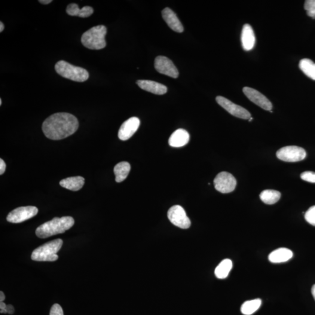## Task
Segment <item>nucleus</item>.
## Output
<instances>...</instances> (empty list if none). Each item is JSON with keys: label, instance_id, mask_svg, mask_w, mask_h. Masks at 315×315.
<instances>
[{"label": "nucleus", "instance_id": "obj_1", "mask_svg": "<svg viewBox=\"0 0 315 315\" xmlns=\"http://www.w3.org/2000/svg\"><path fill=\"white\" fill-rule=\"evenodd\" d=\"M78 127V119L75 116L68 113H57L46 119L42 130L48 139L60 140L73 135Z\"/></svg>", "mask_w": 315, "mask_h": 315}, {"label": "nucleus", "instance_id": "obj_2", "mask_svg": "<svg viewBox=\"0 0 315 315\" xmlns=\"http://www.w3.org/2000/svg\"><path fill=\"white\" fill-rule=\"evenodd\" d=\"M74 224V219L72 217H55L50 221L44 223L36 229V236L40 238H47L53 235L64 233Z\"/></svg>", "mask_w": 315, "mask_h": 315}, {"label": "nucleus", "instance_id": "obj_3", "mask_svg": "<svg viewBox=\"0 0 315 315\" xmlns=\"http://www.w3.org/2000/svg\"><path fill=\"white\" fill-rule=\"evenodd\" d=\"M106 33V27L104 25L92 27L82 35V44L89 49H102L106 46L105 41Z\"/></svg>", "mask_w": 315, "mask_h": 315}, {"label": "nucleus", "instance_id": "obj_4", "mask_svg": "<svg viewBox=\"0 0 315 315\" xmlns=\"http://www.w3.org/2000/svg\"><path fill=\"white\" fill-rule=\"evenodd\" d=\"M62 240L57 239L46 243L33 250L31 259L37 262H54L59 259L57 253L62 247Z\"/></svg>", "mask_w": 315, "mask_h": 315}, {"label": "nucleus", "instance_id": "obj_5", "mask_svg": "<svg viewBox=\"0 0 315 315\" xmlns=\"http://www.w3.org/2000/svg\"><path fill=\"white\" fill-rule=\"evenodd\" d=\"M55 70L63 77L75 82H84L89 78V73L86 70L72 65L64 60L59 61L56 64Z\"/></svg>", "mask_w": 315, "mask_h": 315}, {"label": "nucleus", "instance_id": "obj_6", "mask_svg": "<svg viewBox=\"0 0 315 315\" xmlns=\"http://www.w3.org/2000/svg\"><path fill=\"white\" fill-rule=\"evenodd\" d=\"M276 155L281 161L295 163L304 160L307 153L304 148L299 146H287L277 151Z\"/></svg>", "mask_w": 315, "mask_h": 315}, {"label": "nucleus", "instance_id": "obj_7", "mask_svg": "<svg viewBox=\"0 0 315 315\" xmlns=\"http://www.w3.org/2000/svg\"><path fill=\"white\" fill-rule=\"evenodd\" d=\"M215 188L222 194H229L233 192L236 188L237 182L235 177L227 172L218 174L214 180Z\"/></svg>", "mask_w": 315, "mask_h": 315}, {"label": "nucleus", "instance_id": "obj_8", "mask_svg": "<svg viewBox=\"0 0 315 315\" xmlns=\"http://www.w3.org/2000/svg\"><path fill=\"white\" fill-rule=\"evenodd\" d=\"M168 217L170 221L177 227L188 229L191 227V220L186 215L184 209L179 205L170 208L168 212Z\"/></svg>", "mask_w": 315, "mask_h": 315}, {"label": "nucleus", "instance_id": "obj_9", "mask_svg": "<svg viewBox=\"0 0 315 315\" xmlns=\"http://www.w3.org/2000/svg\"><path fill=\"white\" fill-rule=\"evenodd\" d=\"M38 213V208L35 206L18 207L9 213L7 220L11 223H21L32 218Z\"/></svg>", "mask_w": 315, "mask_h": 315}, {"label": "nucleus", "instance_id": "obj_10", "mask_svg": "<svg viewBox=\"0 0 315 315\" xmlns=\"http://www.w3.org/2000/svg\"><path fill=\"white\" fill-rule=\"evenodd\" d=\"M216 101L220 106L235 117L243 119H249L251 118V114L247 110L241 106L236 105L224 97H217Z\"/></svg>", "mask_w": 315, "mask_h": 315}, {"label": "nucleus", "instance_id": "obj_11", "mask_svg": "<svg viewBox=\"0 0 315 315\" xmlns=\"http://www.w3.org/2000/svg\"><path fill=\"white\" fill-rule=\"evenodd\" d=\"M156 70L158 73L173 78L178 77L179 72L170 59L165 56L156 57L154 63Z\"/></svg>", "mask_w": 315, "mask_h": 315}, {"label": "nucleus", "instance_id": "obj_12", "mask_svg": "<svg viewBox=\"0 0 315 315\" xmlns=\"http://www.w3.org/2000/svg\"><path fill=\"white\" fill-rule=\"evenodd\" d=\"M243 92L247 98L254 103H255L256 105L261 107L266 111H271L272 108H273L271 102L264 95L259 93L258 91L253 88L244 87L243 89Z\"/></svg>", "mask_w": 315, "mask_h": 315}, {"label": "nucleus", "instance_id": "obj_13", "mask_svg": "<svg viewBox=\"0 0 315 315\" xmlns=\"http://www.w3.org/2000/svg\"><path fill=\"white\" fill-rule=\"evenodd\" d=\"M140 121L136 117L128 119L122 124L119 130L118 137L121 140L126 141L131 138L139 128Z\"/></svg>", "mask_w": 315, "mask_h": 315}, {"label": "nucleus", "instance_id": "obj_14", "mask_svg": "<svg viewBox=\"0 0 315 315\" xmlns=\"http://www.w3.org/2000/svg\"><path fill=\"white\" fill-rule=\"evenodd\" d=\"M241 42L244 50L249 51L255 47L256 42L255 33L252 26L249 24H245L243 26L242 30Z\"/></svg>", "mask_w": 315, "mask_h": 315}, {"label": "nucleus", "instance_id": "obj_15", "mask_svg": "<svg viewBox=\"0 0 315 315\" xmlns=\"http://www.w3.org/2000/svg\"><path fill=\"white\" fill-rule=\"evenodd\" d=\"M163 17L165 22L173 31L182 33L183 32V26L180 21L177 17L176 15L169 8H165L162 12Z\"/></svg>", "mask_w": 315, "mask_h": 315}, {"label": "nucleus", "instance_id": "obj_16", "mask_svg": "<svg viewBox=\"0 0 315 315\" xmlns=\"http://www.w3.org/2000/svg\"><path fill=\"white\" fill-rule=\"evenodd\" d=\"M137 85L142 90L157 95H164L167 93V87L163 84L150 80H139Z\"/></svg>", "mask_w": 315, "mask_h": 315}, {"label": "nucleus", "instance_id": "obj_17", "mask_svg": "<svg viewBox=\"0 0 315 315\" xmlns=\"http://www.w3.org/2000/svg\"><path fill=\"white\" fill-rule=\"evenodd\" d=\"M190 140V135L187 131L179 128L173 132L169 139V145L172 147H182L187 145Z\"/></svg>", "mask_w": 315, "mask_h": 315}, {"label": "nucleus", "instance_id": "obj_18", "mask_svg": "<svg viewBox=\"0 0 315 315\" xmlns=\"http://www.w3.org/2000/svg\"><path fill=\"white\" fill-rule=\"evenodd\" d=\"M292 257L291 250L281 247L272 252L268 256V260L273 264H281L290 261Z\"/></svg>", "mask_w": 315, "mask_h": 315}, {"label": "nucleus", "instance_id": "obj_19", "mask_svg": "<svg viewBox=\"0 0 315 315\" xmlns=\"http://www.w3.org/2000/svg\"><path fill=\"white\" fill-rule=\"evenodd\" d=\"M85 183V179L82 176H74L67 177L60 182L62 187L72 191H78Z\"/></svg>", "mask_w": 315, "mask_h": 315}, {"label": "nucleus", "instance_id": "obj_20", "mask_svg": "<svg viewBox=\"0 0 315 315\" xmlns=\"http://www.w3.org/2000/svg\"><path fill=\"white\" fill-rule=\"evenodd\" d=\"M131 170L129 163L127 162H121L114 168V173L116 176V181L120 183L127 178Z\"/></svg>", "mask_w": 315, "mask_h": 315}, {"label": "nucleus", "instance_id": "obj_21", "mask_svg": "<svg viewBox=\"0 0 315 315\" xmlns=\"http://www.w3.org/2000/svg\"><path fill=\"white\" fill-rule=\"evenodd\" d=\"M232 268V262L230 259H224L220 263L215 270V275L219 279H224L228 277Z\"/></svg>", "mask_w": 315, "mask_h": 315}, {"label": "nucleus", "instance_id": "obj_22", "mask_svg": "<svg viewBox=\"0 0 315 315\" xmlns=\"http://www.w3.org/2000/svg\"><path fill=\"white\" fill-rule=\"evenodd\" d=\"M281 197L280 192L274 190H265L260 194L261 200L266 204H274L279 201Z\"/></svg>", "mask_w": 315, "mask_h": 315}, {"label": "nucleus", "instance_id": "obj_23", "mask_svg": "<svg viewBox=\"0 0 315 315\" xmlns=\"http://www.w3.org/2000/svg\"><path fill=\"white\" fill-rule=\"evenodd\" d=\"M262 305V300L260 299L244 302L241 306V311L244 315H250L258 311Z\"/></svg>", "mask_w": 315, "mask_h": 315}, {"label": "nucleus", "instance_id": "obj_24", "mask_svg": "<svg viewBox=\"0 0 315 315\" xmlns=\"http://www.w3.org/2000/svg\"><path fill=\"white\" fill-rule=\"evenodd\" d=\"M299 69L304 74L315 80V63L308 59H304L300 61L299 64Z\"/></svg>", "mask_w": 315, "mask_h": 315}, {"label": "nucleus", "instance_id": "obj_25", "mask_svg": "<svg viewBox=\"0 0 315 315\" xmlns=\"http://www.w3.org/2000/svg\"><path fill=\"white\" fill-rule=\"evenodd\" d=\"M304 8L307 11L309 17L315 19V0H307L304 4Z\"/></svg>", "mask_w": 315, "mask_h": 315}, {"label": "nucleus", "instance_id": "obj_26", "mask_svg": "<svg viewBox=\"0 0 315 315\" xmlns=\"http://www.w3.org/2000/svg\"><path fill=\"white\" fill-rule=\"evenodd\" d=\"M305 218L309 224L315 226V206L310 207L306 212Z\"/></svg>", "mask_w": 315, "mask_h": 315}, {"label": "nucleus", "instance_id": "obj_27", "mask_svg": "<svg viewBox=\"0 0 315 315\" xmlns=\"http://www.w3.org/2000/svg\"><path fill=\"white\" fill-rule=\"evenodd\" d=\"M81 9H79L78 5L76 4H70L67 6L66 12L67 14L70 16H76L78 17L79 13H80Z\"/></svg>", "mask_w": 315, "mask_h": 315}, {"label": "nucleus", "instance_id": "obj_28", "mask_svg": "<svg viewBox=\"0 0 315 315\" xmlns=\"http://www.w3.org/2000/svg\"><path fill=\"white\" fill-rule=\"evenodd\" d=\"M301 178L304 181L315 183V172L306 171L301 173Z\"/></svg>", "mask_w": 315, "mask_h": 315}, {"label": "nucleus", "instance_id": "obj_29", "mask_svg": "<svg viewBox=\"0 0 315 315\" xmlns=\"http://www.w3.org/2000/svg\"><path fill=\"white\" fill-rule=\"evenodd\" d=\"M94 13V9L90 6H85L81 9L80 13L78 15L80 18H88Z\"/></svg>", "mask_w": 315, "mask_h": 315}, {"label": "nucleus", "instance_id": "obj_30", "mask_svg": "<svg viewBox=\"0 0 315 315\" xmlns=\"http://www.w3.org/2000/svg\"><path fill=\"white\" fill-rule=\"evenodd\" d=\"M50 315H64L62 307L58 304H54L51 308Z\"/></svg>", "mask_w": 315, "mask_h": 315}, {"label": "nucleus", "instance_id": "obj_31", "mask_svg": "<svg viewBox=\"0 0 315 315\" xmlns=\"http://www.w3.org/2000/svg\"><path fill=\"white\" fill-rule=\"evenodd\" d=\"M6 164L2 159H0V175H2L5 172Z\"/></svg>", "mask_w": 315, "mask_h": 315}, {"label": "nucleus", "instance_id": "obj_32", "mask_svg": "<svg viewBox=\"0 0 315 315\" xmlns=\"http://www.w3.org/2000/svg\"><path fill=\"white\" fill-rule=\"evenodd\" d=\"M0 310H1L0 313L1 314H7V305H6L5 303L1 302V303H0Z\"/></svg>", "mask_w": 315, "mask_h": 315}, {"label": "nucleus", "instance_id": "obj_33", "mask_svg": "<svg viewBox=\"0 0 315 315\" xmlns=\"http://www.w3.org/2000/svg\"><path fill=\"white\" fill-rule=\"evenodd\" d=\"M14 308L13 305H7V314L12 315L14 313Z\"/></svg>", "mask_w": 315, "mask_h": 315}, {"label": "nucleus", "instance_id": "obj_34", "mask_svg": "<svg viewBox=\"0 0 315 315\" xmlns=\"http://www.w3.org/2000/svg\"><path fill=\"white\" fill-rule=\"evenodd\" d=\"M39 2L40 3H41V4H42L47 5L50 4V3L52 2V1L51 0H40Z\"/></svg>", "mask_w": 315, "mask_h": 315}, {"label": "nucleus", "instance_id": "obj_35", "mask_svg": "<svg viewBox=\"0 0 315 315\" xmlns=\"http://www.w3.org/2000/svg\"><path fill=\"white\" fill-rule=\"evenodd\" d=\"M5 298V296L4 292H3L2 291L0 292V301L1 302L4 301Z\"/></svg>", "mask_w": 315, "mask_h": 315}, {"label": "nucleus", "instance_id": "obj_36", "mask_svg": "<svg viewBox=\"0 0 315 315\" xmlns=\"http://www.w3.org/2000/svg\"><path fill=\"white\" fill-rule=\"evenodd\" d=\"M4 29V25L2 22L0 23V32H2Z\"/></svg>", "mask_w": 315, "mask_h": 315}, {"label": "nucleus", "instance_id": "obj_37", "mask_svg": "<svg viewBox=\"0 0 315 315\" xmlns=\"http://www.w3.org/2000/svg\"><path fill=\"white\" fill-rule=\"evenodd\" d=\"M312 294H313L315 300V284L313 286V288H312Z\"/></svg>", "mask_w": 315, "mask_h": 315}, {"label": "nucleus", "instance_id": "obj_38", "mask_svg": "<svg viewBox=\"0 0 315 315\" xmlns=\"http://www.w3.org/2000/svg\"><path fill=\"white\" fill-rule=\"evenodd\" d=\"M2 105V100L1 99H0V105Z\"/></svg>", "mask_w": 315, "mask_h": 315}, {"label": "nucleus", "instance_id": "obj_39", "mask_svg": "<svg viewBox=\"0 0 315 315\" xmlns=\"http://www.w3.org/2000/svg\"><path fill=\"white\" fill-rule=\"evenodd\" d=\"M252 120H253V118H250L249 119V121H251Z\"/></svg>", "mask_w": 315, "mask_h": 315}]
</instances>
